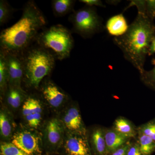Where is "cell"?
<instances>
[{
	"label": "cell",
	"instance_id": "6da1fadb",
	"mask_svg": "<svg viewBox=\"0 0 155 155\" xmlns=\"http://www.w3.org/2000/svg\"><path fill=\"white\" fill-rule=\"evenodd\" d=\"M46 24L45 18L34 1H28L23 7L20 19L1 32V51L20 57Z\"/></svg>",
	"mask_w": 155,
	"mask_h": 155
},
{
	"label": "cell",
	"instance_id": "7a4b0ae2",
	"mask_svg": "<svg viewBox=\"0 0 155 155\" xmlns=\"http://www.w3.org/2000/svg\"><path fill=\"white\" fill-rule=\"evenodd\" d=\"M155 38V25L147 15L138 13L126 33L113 39L114 44L123 53L125 60L140 74L144 66L151 43Z\"/></svg>",
	"mask_w": 155,
	"mask_h": 155
},
{
	"label": "cell",
	"instance_id": "3957f363",
	"mask_svg": "<svg viewBox=\"0 0 155 155\" xmlns=\"http://www.w3.org/2000/svg\"><path fill=\"white\" fill-rule=\"evenodd\" d=\"M20 58L24 70L23 81L28 87L38 89L42 81L53 71L55 58L37 44L30 46Z\"/></svg>",
	"mask_w": 155,
	"mask_h": 155
},
{
	"label": "cell",
	"instance_id": "277c9868",
	"mask_svg": "<svg viewBox=\"0 0 155 155\" xmlns=\"http://www.w3.org/2000/svg\"><path fill=\"white\" fill-rule=\"evenodd\" d=\"M35 40L37 44L60 61L69 58L74 46L72 34L61 25H53L42 31Z\"/></svg>",
	"mask_w": 155,
	"mask_h": 155
},
{
	"label": "cell",
	"instance_id": "5b68a950",
	"mask_svg": "<svg viewBox=\"0 0 155 155\" xmlns=\"http://www.w3.org/2000/svg\"><path fill=\"white\" fill-rule=\"evenodd\" d=\"M73 32L84 38H90L104 29L103 19L99 16L94 7L87 6L69 16Z\"/></svg>",
	"mask_w": 155,
	"mask_h": 155
},
{
	"label": "cell",
	"instance_id": "8992f818",
	"mask_svg": "<svg viewBox=\"0 0 155 155\" xmlns=\"http://www.w3.org/2000/svg\"><path fill=\"white\" fill-rule=\"evenodd\" d=\"M66 130L59 118L50 119L45 124L42 134L43 147L50 154L63 147Z\"/></svg>",
	"mask_w": 155,
	"mask_h": 155
},
{
	"label": "cell",
	"instance_id": "52a82bcc",
	"mask_svg": "<svg viewBox=\"0 0 155 155\" xmlns=\"http://www.w3.org/2000/svg\"><path fill=\"white\" fill-rule=\"evenodd\" d=\"M11 143L29 155H41L42 140L38 134L32 130H22L14 133Z\"/></svg>",
	"mask_w": 155,
	"mask_h": 155
},
{
	"label": "cell",
	"instance_id": "ba28073f",
	"mask_svg": "<svg viewBox=\"0 0 155 155\" xmlns=\"http://www.w3.org/2000/svg\"><path fill=\"white\" fill-rule=\"evenodd\" d=\"M38 89L42 97L51 107L58 109L67 102L68 96L57 84L46 78L42 81Z\"/></svg>",
	"mask_w": 155,
	"mask_h": 155
},
{
	"label": "cell",
	"instance_id": "9c48e42d",
	"mask_svg": "<svg viewBox=\"0 0 155 155\" xmlns=\"http://www.w3.org/2000/svg\"><path fill=\"white\" fill-rule=\"evenodd\" d=\"M63 147L67 155H91L85 134L66 131Z\"/></svg>",
	"mask_w": 155,
	"mask_h": 155
},
{
	"label": "cell",
	"instance_id": "30bf717a",
	"mask_svg": "<svg viewBox=\"0 0 155 155\" xmlns=\"http://www.w3.org/2000/svg\"><path fill=\"white\" fill-rule=\"evenodd\" d=\"M67 132L85 134V129L79 110L74 106L67 107L59 118Z\"/></svg>",
	"mask_w": 155,
	"mask_h": 155
},
{
	"label": "cell",
	"instance_id": "8fae6325",
	"mask_svg": "<svg viewBox=\"0 0 155 155\" xmlns=\"http://www.w3.org/2000/svg\"><path fill=\"white\" fill-rule=\"evenodd\" d=\"M4 54L8 73L9 86L21 87L24 70L20 57L12 54Z\"/></svg>",
	"mask_w": 155,
	"mask_h": 155
},
{
	"label": "cell",
	"instance_id": "7c38bea8",
	"mask_svg": "<svg viewBox=\"0 0 155 155\" xmlns=\"http://www.w3.org/2000/svg\"><path fill=\"white\" fill-rule=\"evenodd\" d=\"M128 27L129 25L123 13L111 17L108 19L106 25L108 33L115 37L125 34Z\"/></svg>",
	"mask_w": 155,
	"mask_h": 155
},
{
	"label": "cell",
	"instance_id": "4fadbf2b",
	"mask_svg": "<svg viewBox=\"0 0 155 155\" xmlns=\"http://www.w3.org/2000/svg\"><path fill=\"white\" fill-rule=\"evenodd\" d=\"M27 95L22 87L8 85L5 96L7 104L12 109H17L22 105Z\"/></svg>",
	"mask_w": 155,
	"mask_h": 155
},
{
	"label": "cell",
	"instance_id": "5bb4252c",
	"mask_svg": "<svg viewBox=\"0 0 155 155\" xmlns=\"http://www.w3.org/2000/svg\"><path fill=\"white\" fill-rule=\"evenodd\" d=\"M14 122L12 116L6 110L0 112V133L2 139L5 142L11 140L14 134Z\"/></svg>",
	"mask_w": 155,
	"mask_h": 155
},
{
	"label": "cell",
	"instance_id": "9a60e30c",
	"mask_svg": "<svg viewBox=\"0 0 155 155\" xmlns=\"http://www.w3.org/2000/svg\"><path fill=\"white\" fill-rule=\"evenodd\" d=\"M92 149L96 155H106L107 153L104 133L101 128H95L90 136Z\"/></svg>",
	"mask_w": 155,
	"mask_h": 155
},
{
	"label": "cell",
	"instance_id": "2e32d148",
	"mask_svg": "<svg viewBox=\"0 0 155 155\" xmlns=\"http://www.w3.org/2000/svg\"><path fill=\"white\" fill-rule=\"evenodd\" d=\"M108 153H113L127 142L128 138L117 133L114 130L104 131Z\"/></svg>",
	"mask_w": 155,
	"mask_h": 155
},
{
	"label": "cell",
	"instance_id": "e0dca14e",
	"mask_svg": "<svg viewBox=\"0 0 155 155\" xmlns=\"http://www.w3.org/2000/svg\"><path fill=\"white\" fill-rule=\"evenodd\" d=\"M75 1L73 0H53L52 8L55 16L62 17L74 11Z\"/></svg>",
	"mask_w": 155,
	"mask_h": 155
},
{
	"label": "cell",
	"instance_id": "ac0fdd59",
	"mask_svg": "<svg viewBox=\"0 0 155 155\" xmlns=\"http://www.w3.org/2000/svg\"><path fill=\"white\" fill-rule=\"evenodd\" d=\"M42 107L38 98L32 95H27L22 107V114L24 117L31 114H42Z\"/></svg>",
	"mask_w": 155,
	"mask_h": 155
},
{
	"label": "cell",
	"instance_id": "d6986e66",
	"mask_svg": "<svg viewBox=\"0 0 155 155\" xmlns=\"http://www.w3.org/2000/svg\"><path fill=\"white\" fill-rule=\"evenodd\" d=\"M114 130L127 138L134 137L135 131L129 121L123 118L116 119L114 122Z\"/></svg>",
	"mask_w": 155,
	"mask_h": 155
},
{
	"label": "cell",
	"instance_id": "ffe728a7",
	"mask_svg": "<svg viewBox=\"0 0 155 155\" xmlns=\"http://www.w3.org/2000/svg\"><path fill=\"white\" fill-rule=\"evenodd\" d=\"M8 73L5 54L0 51V90L1 95L5 96L8 86Z\"/></svg>",
	"mask_w": 155,
	"mask_h": 155
},
{
	"label": "cell",
	"instance_id": "44dd1931",
	"mask_svg": "<svg viewBox=\"0 0 155 155\" xmlns=\"http://www.w3.org/2000/svg\"><path fill=\"white\" fill-rule=\"evenodd\" d=\"M138 144L142 155H151L155 152V141L149 137L139 132Z\"/></svg>",
	"mask_w": 155,
	"mask_h": 155
},
{
	"label": "cell",
	"instance_id": "7402d4cb",
	"mask_svg": "<svg viewBox=\"0 0 155 155\" xmlns=\"http://www.w3.org/2000/svg\"><path fill=\"white\" fill-rule=\"evenodd\" d=\"M1 155H29L11 142L3 141L0 147Z\"/></svg>",
	"mask_w": 155,
	"mask_h": 155
},
{
	"label": "cell",
	"instance_id": "603a6c76",
	"mask_svg": "<svg viewBox=\"0 0 155 155\" xmlns=\"http://www.w3.org/2000/svg\"><path fill=\"white\" fill-rule=\"evenodd\" d=\"M14 9L9 5L8 1H0V25H4L8 21Z\"/></svg>",
	"mask_w": 155,
	"mask_h": 155
},
{
	"label": "cell",
	"instance_id": "cb8c5ba5",
	"mask_svg": "<svg viewBox=\"0 0 155 155\" xmlns=\"http://www.w3.org/2000/svg\"><path fill=\"white\" fill-rule=\"evenodd\" d=\"M153 62L154 66L152 69L149 71L145 70L140 74L141 80L145 84L155 91V59Z\"/></svg>",
	"mask_w": 155,
	"mask_h": 155
},
{
	"label": "cell",
	"instance_id": "d4e9b609",
	"mask_svg": "<svg viewBox=\"0 0 155 155\" xmlns=\"http://www.w3.org/2000/svg\"><path fill=\"white\" fill-rule=\"evenodd\" d=\"M140 132L147 136L155 141V119L141 126Z\"/></svg>",
	"mask_w": 155,
	"mask_h": 155
},
{
	"label": "cell",
	"instance_id": "484cf974",
	"mask_svg": "<svg viewBox=\"0 0 155 155\" xmlns=\"http://www.w3.org/2000/svg\"><path fill=\"white\" fill-rule=\"evenodd\" d=\"M25 118L30 127L36 129L41 122L42 114L40 113L31 114L25 116Z\"/></svg>",
	"mask_w": 155,
	"mask_h": 155
},
{
	"label": "cell",
	"instance_id": "4316f807",
	"mask_svg": "<svg viewBox=\"0 0 155 155\" xmlns=\"http://www.w3.org/2000/svg\"><path fill=\"white\" fill-rule=\"evenodd\" d=\"M135 6L138 10V13L144 14L146 15V1L139 0V1H131L130 4L124 10V11L130 7Z\"/></svg>",
	"mask_w": 155,
	"mask_h": 155
},
{
	"label": "cell",
	"instance_id": "83f0119b",
	"mask_svg": "<svg viewBox=\"0 0 155 155\" xmlns=\"http://www.w3.org/2000/svg\"><path fill=\"white\" fill-rule=\"evenodd\" d=\"M146 15L153 21L155 19V0L146 1Z\"/></svg>",
	"mask_w": 155,
	"mask_h": 155
},
{
	"label": "cell",
	"instance_id": "f1b7e54d",
	"mask_svg": "<svg viewBox=\"0 0 155 155\" xmlns=\"http://www.w3.org/2000/svg\"><path fill=\"white\" fill-rule=\"evenodd\" d=\"M79 2L90 7L98 6V7H104V8L106 7V6L103 4L102 2L100 0H81Z\"/></svg>",
	"mask_w": 155,
	"mask_h": 155
},
{
	"label": "cell",
	"instance_id": "f546056e",
	"mask_svg": "<svg viewBox=\"0 0 155 155\" xmlns=\"http://www.w3.org/2000/svg\"><path fill=\"white\" fill-rule=\"evenodd\" d=\"M127 155H142L138 143L130 145L127 150Z\"/></svg>",
	"mask_w": 155,
	"mask_h": 155
},
{
	"label": "cell",
	"instance_id": "4dcf8cb0",
	"mask_svg": "<svg viewBox=\"0 0 155 155\" xmlns=\"http://www.w3.org/2000/svg\"><path fill=\"white\" fill-rule=\"evenodd\" d=\"M130 145L129 143H126L124 145L112 153L111 155H127V150Z\"/></svg>",
	"mask_w": 155,
	"mask_h": 155
},
{
	"label": "cell",
	"instance_id": "1f68e13d",
	"mask_svg": "<svg viewBox=\"0 0 155 155\" xmlns=\"http://www.w3.org/2000/svg\"><path fill=\"white\" fill-rule=\"evenodd\" d=\"M155 54V38L153 39L150 45L149 49L148 55L151 56Z\"/></svg>",
	"mask_w": 155,
	"mask_h": 155
},
{
	"label": "cell",
	"instance_id": "d6a6232c",
	"mask_svg": "<svg viewBox=\"0 0 155 155\" xmlns=\"http://www.w3.org/2000/svg\"><path fill=\"white\" fill-rule=\"evenodd\" d=\"M121 1H106V2L111 5H117Z\"/></svg>",
	"mask_w": 155,
	"mask_h": 155
}]
</instances>
